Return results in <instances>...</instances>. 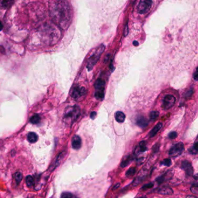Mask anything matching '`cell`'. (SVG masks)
Returning <instances> with one entry per match:
<instances>
[{
    "label": "cell",
    "instance_id": "obj_25",
    "mask_svg": "<svg viewBox=\"0 0 198 198\" xmlns=\"http://www.w3.org/2000/svg\"><path fill=\"white\" fill-rule=\"evenodd\" d=\"M136 173V168H134V167H131V168H130L127 172H126V175H127V177H131V176L133 175Z\"/></svg>",
    "mask_w": 198,
    "mask_h": 198
},
{
    "label": "cell",
    "instance_id": "obj_4",
    "mask_svg": "<svg viewBox=\"0 0 198 198\" xmlns=\"http://www.w3.org/2000/svg\"><path fill=\"white\" fill-rule=\"evenodd\" d=\"M184 145L183 142H180L173 145L169 150V156L172 158H176L181 155L184 152Z\"/></svg>",
    "mask_w": 198,
    "mask_h": 198
},
{
    "label": "cell",
    "instance_id": "obj_14",
    "mask_svg": "<svg viewBox=\"0 0 198 198\" xmlns=\"http://www.w3.org/2000/svg\"><path fill=\"white\" fill-rule=\"evenodd\" d=\"M126 119L125 114L122 112H117L115 114V119L119 123H123Z\"/></svg>",
    "mask_w": 198,
    "mask_h": 198
},
{
    "label": "cell",
    "instance_id": "obj_3",
    "mask_svg": "<svg viewBox=\"0 0 198 198\" xmlns=\"http://www.w3.org/2000/svg\"><path fill=\"white\" fill-rule=\"evenodd\" d=\"M105 46L103 45H100L97 49H96L95 53L91 56L87 65V68L89 71L92 69L94 65L96 64V63L98 62V60L100 59L101 54L103 53V51L105 50Z\"/></svg>",
    "mask_w": 198,
    "mask_h": 198
},
{
    "label": "cell",
    "instance_id": "obj_31",
    "mask_svg": "<svg viewBox=\"0 0 198 198\" xmlns=\"http://www.w3.org/2000/svg\"><path fill=\"white\" fill-rule=\"evenodd\" d=\"M191 191L192 192H193L194 194H197L198 193V187H197V185H196L192 186L191 187Z\"/></svg>",
    "mask_w": 198,
    "mask_h": 198
},
{
    "label": "cell",
    "instance_id": "obj_11",
    "mask_svg": "<svg viewBox=\"0 0 198 198\" xmlns=\"http://www.w3.org/2000/svg\"><path fill=\"white\" fill-rule=\"evenodd\" d=\"M158 193L161 195H171L173 193V190L172 189V188H170V187L164 186L159 189Z\"/></svg>",
    "mask_w": 198,
    "mask_h": 198
},
{
    "label": "cell",
    "instance_id": "obj_16",
    "mask_svg": "<svg viewBox=\"0 0 198 198\" xmlns=\"http://www.w3.org/2000/svg\"><path fill=\"white\" fill-rule=\"evenodd\" d=\"M146 145H147V144H146V142L144 141H141V142H140L139 146L137 148V150H138V151H137V153H139L141 152H145V151L147 150V147H146Z\"/></svg>",
    "mask_w": 198,
    "mask_h": 198
},
{
    "label": "cell",
    "instance_id": "obj_12",
    "mask_svg": "<svg viewBox=\"0 0 198 198\" xmlns=\"http://www.w3.org/2000/svg\"><path fill=\"white\" fill-rule=\"evenodd\" d=\"M162 126H163L162 123H159L155 126V127H153V128L150 131V133L149 134V136L150 138H152V137H153L154 136H155V135L157 134L159 132V131L161 128Z\"/></svg>",
    "mask_w": 198,
    "mask_h": 198
},
{
    "label": "cell",
    "instance_id": "obj_22",
    "mask_svg": "<svg viewBox=\"0 0 198 198\" xmlns=\"http://www.w3.org/2000/svg\"><path fill=\"white\" fill-rule=\"evenodd\" d=\"M14 177H15V180L16 181L17 183H20V181L22 180V173L20 172H16L15 175H14Z\"/></svg>",
    "mask_w": 198,
    "mask_h": 198
},
{
    "label": "cell",
    "instance_id": "obj_27",
    "mask_svg": "<svg viewBox=\"0 0 198 198\" xmlns=\"http://www.w3.org/2000/svg\"><path fill=\"white\" fill-rule=\"evenodd\" d=\"M73 195L71 194L70 192H63V193L60 195V198H72Z\"/></svg>",
    "mask_w": 198,
    "mask_h": 198
},
{
    "label": "cell",
    "instance_id": "obj_24",
    "mask_svg": "<svg viewBox=\"0 0 198 198\" xmlns=\"http://www.w3.org/2000/svg\"><path fill=\"white\" fill-rule=\"evenodd\" d=\"M26 182L27 186H32L33 185V183H34L33 178L31 175L27 176L26 179Z\"/></svg>",
    "mask_w": 198,
    "mask_h": 198
},
{
    "label": "cell",
    "instance_id": "obj_34",
    "mask_svg": "<svg viewBox=\"0 0 198 198\" xmlns=\"http://www.w3.org/2000/svg\"><path fill=\"white\" fill-rule=\"evenodd\" d=\"M194 78L195 80L197 81V70H196L195 72V74L194 75Z\"/></svg>",
    "mask_w": 198,
    "mask_h": 198
},
{
    "label": "cell",
    "instance_id": "obj_32",
    "mask_svg": "<svg viewBox=\"0 0 198 198\" xmlns=\"http://www.w3.org/2000/svg\"><path fill=\"white\" fill-rule=\"evenodd\" d=\"M159 145H158V144H156L155 146H154L153 148V151L154 153L155 152H157L158 150H159Z\"/></svg>",
    "mask_w": 198,
    "mask_h": 198
},
{
    "label": "cell",
    "instance_id": "obj_29",
    "mask_svg": "<svg viewBox=\"0 0 198 198\" xmlns=\"http://www.w3.org/2000/svg\"><path fill=\"white\" fill-rule=\"evenodd\" d=\"M168 137L170 139H174L177 137V133L175 131H172L169 134Z\"/></svg>",
    "mask_w": 198,
    "mask_h": 198
},
{
    "label": "cell",
    "instance_id": "obj_20",
    "mask_svg": "<svg viewBox=\"0 0 198 198\" xmlns=\"http://www.w3.org/2000/svg\"><path fill=\"white\" fill-rule=\"evenodd\" d=\"M105 94H104V90H97L95 93V97L98 100H102Z\"/></svg>",
    "mask_w": 198,
    "mask_h": 198
},
{
    "label": "cell",
    "instance_id": "obj_10",
    "mask_svg": "<svg viewBox=\"0 0 198 198\" xmlns=\"http://www.w3.org/2000/svg\"><path fill=\"white\" fill-rule=\"evenodd\" d=\"M136 124L139 127L144 128L148 126V121L144 116H138L136 119Z\"/></svg>",
    "mask_w": 198,
    "mask_h": 198
},
{
    "label": "cell",
    "instance_id": "obj_7",
    "mask_svg": "<svg viewBox=\"0 0 198 198\" xmlns=\"http://www.w3.org/2000/svg\"><path fill=\"white\" fill-rule=\"evenodd\" d=\"M175 101L176 99L174 95L170 94L166 95L164 98L162 107L165 110L169 109L174 105Z\"/></svg>",
    "mask_w": 198,
    "mask_h": 198
},
{
    "label": "cell",
    "instance_id": "obj_5",
    "mask_svg": "<svg viewBox=\"0 0 198 198\" xmlns=\"http://www.w3.org/2000/svg\"><path fill=\"white\" fill-rule=\"evenodd\" d=\"M152 5V1L150 0H141L137 7V10L140 14H144L148 12Z\"/></svg>",
    "mask_w": 198,
    "mask_h": 198
},
{
    "label": "cell",
    "instance_id": "obj_28",
    "mask_svg": "<svg viewBox=\"0 0 198 198\" xmlns=\"http://www.w3.org/2000/svg\"><path fill=\"white\" fill-rule=\"evenodd\" d=\"M165 176H166V175H165V174L161 175V176H160V177H159L158 178H156V181H157V182L159 183V184L162 183L163 182H164V181H165V180H166Z\"/></svg>",
    "mask_w": 198,
    "mask_h": 198
},
{
    "label": "cell",
    "instance_id": "obj_39",
    "mask_svg": "<svg viewBox=\"0 0 198 198\" xmlns=\"http://www.w3.org/2000/svg\"><path fill=\"white\" fill-rule=\"evenodd\" d=\"M139 198H147V197H139Z\"/></svg>",
    "mask_w": 198,
    "mask_h": 198
},
{
    "label": "cell",
    "instance_id": "obj_6",
    "mask_svg": "<svg viewBox=\"0 0 198 198\" xmlns=\"http://www.w3.org/2000/svg\"><path fill=\"white\" fill-rule=\"evenodd\" d=\"M87 93V90L83 87H76L71 92V97L75 100H80L84 97Z\"/></svg>",
    "mask_w": 198,
    "mask_h": 198
},
{
    "label": "cell",
    "instance_id": "obj_8",
    "mask_svg": "<svg viewBox=\"0 0 198 198\" xmlns=\"http://www.w3.org/2000/svg\"><path fill=\"white\" fill-rule=\"evenodd\" d=\"M181 168L185 171L186 174L191 176L194 173V168L192 166V164L188 160H184L181 164Z\"/></svg>",
    "mask_w": 198,
    "mask_h": 198
},
{
    "label": "cell",
    "instance_id": "obj_1",
    "mask_svg": "<svg viewBox=\"0 0 198 198\" xmlns=\"http://www.w3.org/2000/svg\"><path fill=\"white\" fill-rule=\"evenodd\" d=\"M51 15L58 25L66 29L71 20V10L67 2H53L50 6Z\"/></svg>",
    "mask_w": 198,
    "mask_h": 198
},
{
    "label": "cell",
    "instance_id": "obj_35",
    "mask_svg": "<svg viewBox=\"0 0 198 198\" xmlns=\"http://www.w3.org/2000/svg\"><path fill=\"white\" fill-rule=\"evenodd\" d=\"M124 33H125V35H127V33H128V27H127V26H126V28H125V31H124Z\"/></svg>",
    "mask_w": 198,
    "mask_h": 198
},
{
    "label": "cell",
    "instance_id": "obj_13",
    "mask_svg": "<svg viewBox=\"0 0 198 198\" xmlns=\"http://www.w3.org/2000/svg\"><path fill=\"white\" fill-rule=\"evenodd\" d=\"M105 86V82L103 80L98 79L97 81H95L94 87L97 90H104V87Z\"/></svg>",
    "mask_w": 198,
    "mask_h": 198
},
{
    "label": "cell",
    "instance_id": "obj_38",
    "mask_svg": "<svg viewBox=\"0 0 198 198\" xmlns=\"http://www.w3.org/2000/svg\"><path fill=\"white\" fill-rule=\"evenodd\" d=\"M186 198H197V197H195V196H192V195H189V196H187L186 197Z\"/></svg>",
    "mask_w": 198,
    "mask_h": 198
},
{
    "label": "cell",
    "instance_id": "obj_21",
    "mask_svg": "<svg viewBox=\"0 0 198 198\" xmlns=\"http://www.w3.org/2000/svg\"><path fill=\"white\" fill-rule=\"evenodd\" d=\"M197 147H198V142L197 141H196L194 144V146H192L190 149L188 150V152L191 154H192V155H196V154H197V151H198Z\"/></svg>",
    "mask_w": 198,
    "mask_h": 198
},
{
    "label": "cell",
    "instance_id": "obj_33",
    "mask_svg": "<svg viewBox=\"0 0 198 198\" xmlns=\"http://www.w3.org/2000/svg\"><path fill=\"white\" fill-rule=\"evenodd\" d=\"M96 116H97V113H96L95 112H91V114H90V117L92 120L95 119V118L96 117Z\"/></svg>",
    "mask_w": 198,
    "mask_h": 198
},
{
    "label": "cell",
    "instance_id": "obj_23",
    "mask_svg": "<svg viewBox=\"0 0 198 198\" xmlns=\"http://www.w3.org/2000/svg\"><path fill=\"white\" fill-rule=\"evenodd\" d=\"M159 116V113L158 112H157V111H153V112H151L150 113L149 117H150V120H156V119H157Z\"/></svg>",
    "mask_w": 198,
    "mask_h": 198
},
{
    "label": "cell",
    "instance_id": "obj_2",
    "mask_svg": "<svg viewBox=\"0 0 198 198\" xmlns=\"http://www.w3.org/2000/svg\"><path fill=\"white\" fill-rule=\"evenodd\" d=\"M80 114V109L77 106L68 107L65 110L64 120L67 123H73L78 119Z\"/></svg>",
    "mask_w": 198,
    "mask_h": 198
},
{
    "label": "cell",
    "instance_id": "obj_30",
    "mask_svg": "<svg viewBox=\"0 0 198 198\" xmlns=\"http://www.w3.org/2000/svg\"><path fill=\"white\" fill-rule=\"evenodd\" d=\"M153 186V183H149L147 184V185H145L142 187V190H146L147 189H150L152 188Z\"/></svg>",
    "mask_w": 198,
    "mask_h": 198
},
{
    "label": "cell",
    "instance_id": "obj_37",
    "mask_svg": "<svg viewBox=\"0 0 198 198\" xmlns=\"http://www.w3.org/2000/svg\"><path fill=\"white\" fill-rule=\"evenodd\" d=\"M2 29H3V24H2L1 20H0V31L2 30Z\"/></svg>",
    "mask_w": 198,
    "mask_h": 198
},
{
    "label": "cell",
    "instance_id": "obj_15",
    "mask_svg": "<svg viewBox=\"0 0 198 198\" xmlns=\"http://www.w3.org/2000/svg\"><path fill=\"white\" fill-rule=\"evenodd\" d=\"M27 140L30 143H35L38 140V136L37 135L33 132L29 133L27 135Z\"/></svg>",
    "mask_w": 198,
    "mask_h": 198
},
{
    "label": "cell",
    "instance_id": "obj_18",
    "mask_svg": "<svg viewBox=\"0 0 198 198\" xmlns=\"http://www.w3.org/2000/svg\"><path fill=\"white\" fill-rule=\"evenodd\" d=\"M41 120V118L40 116L38 114H35L33 116H32V117L30 118V122H31L32 124H36L39 123Z\"/></svg>",
    "mask_w": 198,
    "mask_h": 198
},
{
    "label": "cell",
    "instance_id": "obj_19",
    "mask_svg": "<svg viewBox=\"0 0 198 198\" xmlns=\"http://www.w3.org/2000/svg\"><path fill=\"white\" fill-rule=\"evenodd\" d=\"M133 160V158H131V156H128L127 158H126L123 159L122 163H121V166L122 167H125L127 166L128 165L131 163V161Z\"/></svg>",
    "mask_w": 198,
    "mask_h": 198
},
{
    "label": "cell",
    "instance_id": "obj_9",
    "mask_svg": "<svg viewBox=\"0 0 198 198\" xmlns=\"http://www.w3.org/2000/svg\"><path fill=\"white\" fill-rule=\"evenodd\" d=\"M71 145L74 149L78 150L81 147V139L79 136H74L71 140Z\"/></svg>",
    "mask_w": 198,
    "mask_h": 198
},
{
    "label": "cell",
    "instance_id": "obj_17",
    "mask_svg": "<svg viewBox=\"0 0 198 198\" xmlns=\"http://www.w3.org/2000/svg\"><path fill=\"white\" fill-rule=\"evenodd\" d=\"M13 3V1H2L0 0V8L1 9H7Z\"/></svg>",
    "mask_w": 198,
    "mask_h": 198
},
{
    "label": "cell",
    "instance_id": "obj_26",
    "mask_svg": "<svg viewBox=\"0 0 198 198\" xmlns=\"http://www.w3.org/2000/svg\"><path fill=\"white\" fill-rule=\"evenodd\" d=\"M171 160L170 159H164L163 161L161 162V164L164 165V166H166L167 167H169L171 165Z\"/></svg>",
    "mask_w": 198,
    "mask_h": 198
},
{
    "label": "cell",
    "instance_id": "obj_36",
    "mask_svg": "<svg viewBox=\"0 0 198 198\" xmlns=\"http://www.w3.org/2000/svg\"><path fill=\"white\" fill-rule=\"evenodd\" d=\"M138 44H138V42H137V41H134V42H133V45H134V46H138Z\"/></svg>",
    "mask_w": 198,
    "mask_h": 198
}]
</instances>
